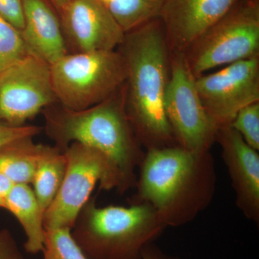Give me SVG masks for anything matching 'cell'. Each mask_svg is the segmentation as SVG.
<instances>
[{
	"label": "cell",
	"instance_id": "cell-1",
	"mask_svg": "<svg viewBox=\"0 0 259 259\" xmlns=\"http://www.w3.org/2000/svg\"><path fill=\"white\" fill-rule=\"evenodd\" d=\"M118 50L127 69L126 114L145 151L177 146L165 112L171 52L159 18L128 32Z\"/></svg>",
	"mask_w": 259,
	"mask_h": 259
},
{
	"label": "cell",
	"instance_id": "cell-2",
	"mask_svg": "<svg viewBox=\"0 0 259 259\" xmlns=\"http://www.w3.org/2000/svg\"><path fill=\"white\" fill-rule=\"evenodd\" d=\"M133 202L149 204L166 228L188 224L209 207L217 173L210 151L195 153L179 146L146 151Z\"/></svg>",
	"mask_w": 259,
	"mask_h": 259
},
{
	"label": "cell",
	"instance_id": "cell-3",
	"mask_svg": "<svg viewBox=\"0 0 259 259\" xmlns=\"http://www.w3.org/2000/svg\"><path fill=\"white\" fill-rule=\"evenodd\" d=\"M54 105L42 110L47 134L61 152L72 143L100 151L117 166L129 189L135 187L146 151L138 141L125 108L124 87L113 96L82 110Z\"/></svg>",
	"mask_w": 259,
	"mask_h": 259
},
{
	"label": "cell",
	"instance_id": "cell-4",
	"mask_svg": "<svg viewBox=\"0 0 259 259\" xmlns=\"http://www.w3.org/2000/svg\"><path fill=\"white\" fill-rule=\"evenodd\" d=\"M166 229L149 204L98 207L90 197L71 235L89 259H142L144 247Z\"/></svg>",
	"mask_w": 259,
	"mask_h": 259
},
{
	"label": "cell",
	"instance_id": "cell-5",
	"mask_svg": "<svg viewBox=\"0 0 259 259\" xmlns=\"http://www.w3.org/2000/svg\"><path fill=\"white\" fill-rule=\"evenodd\" d=\"M56 101L70 110H82L113 96L125 85L127 69L118 49L71 53L51 66Z\"/></svg>",
	"mask_w": 259,
	"mask_h": 259
},
{
	"label": "cell",
	"instance_id": "cell-6",
	"mask_svg": "<svg viewBox=\"0 0 259 259\" xmlns=\"http://www.w3.org/2000/svg\"><path fill=\"white\" fill-rule=\"evenodd\" d=\"M66 172L59 193L44 215L45 229H72L95 186L125 193L130 189L117 166L95 148L72 143L64 151Z\"/></svg>",
	"mask_w": 259,
	"mask_h": 259
},
{
	"label": "cell",
	"instance_id": "cell-7",
	"mask_svg": "<svg viewBox=\"0 0 259 259\" xmlns=\"http://www.w3.org/2000/svg\"><path fill=\"white\" fill-rule=\"evenodd\" d=\"M194 77L259 56V1L238 0L183 54Z\"/></svg>",
	"mask_w": 259,
	"mask_h": 259
},
{
	"label": "cell",
	"instance_id": "cell-8",
	"mask_svg": "<svg viewBox=\"0 0 259 259\" xmlns=\"http://www.w3.org/2000/svg\"><path fill=\"white\" fill-rule=\"evenodd\" d=\"M164 107L177 146L195 153L210 151L218 131L204 110L183 54L171 53Z\"/></svg>",
	"mask_w": 259,
	"mask_h": 259
},
{
	"label": "cell",
	"instance_id": "cell-9",
	"mask_svg": "<svg viewBox=\"0 0 259 259\" xmlns=\"http://www.w3.org/2000/svg\"><path fill=\"white\" fill-rule=\"evenodd\" d=\"M195 83L204 110L218 131L231 125L243 107L259 102V56L201 75Z\"/></svg>",
	"mask_w": 259,
	"mask_h": 259
},
{
	"label": "cell",
	"instance_id": "cell-10",
	"mask_svg": "<svg viewBox=\"0 0 259 259\" xmlns=\"http://www.w3.org/2000/svg\"><path fill=\"white\" fill-rule=\"evenodd\" d=\"M55 103L51 66L38 58L28 54L0 74V122L24 125Z\"/></svg>",
	"mask_w": 259,
	"mask_h": 259
},
{
	"label": "cell",
	"instance_id": "cell-11",
	"mask_svg": "<svg viewBox=\"0 0 259 259\" xmlns=\"http://www.w3.org/2000/svg\"><path fill=\"white\" fill-rule=\"evenodd\" d=\"M61 13L66 45L73 53L117 50L124 41L125 32L97 0H71Z\"/></svg>",
	"mask_w": 259,
	"mask_h": 259
},
{
	"label": "cell",
	"instance_id": "cell-12",
	"mask_svg": "<svg viewBox=\"0 0 259 259\" xmlns=\"http://www.w3.org/2000/svg\"><path fill=\"white\" fill-rule=\"evenodd\" d=\"M238 0H166L160 13L172 54H184Z\"/></svg>",
	"mask_w": 259,
	"mask_h": 259
},
{
	"label": "cell",
	"instance_id": "cell-13",
	"mask_svg": "<svg viewBox=\"0 0 259 259\" xmlns=\"http://www.w3.org/2000/svg\"><path fill=\"white\" fill-rule=\"evenodd\" d=\"M236 194L238 208L247 219L259 223V154L231 126L218 130L216 141Z\"/></svg>",
	"mask_w": 259,
	"mask_h": 259
},
{
	"label": "cell",
	"instance_id": "cell-14",
	"mask_svg": "<svg viewBox=\"0 0 259 259\" xmlns=\"http://www.w3.org/2000/svg\"><path fill=\"white\" fill-rule=\"evenodd\" d=\"M21 35L29 54L51 66L69 54L62 26L44 0H23Z\"/></svg>",
	"mask_w": 259,
	"mask_h": 259
},
{
	"label": "cell",
	"instance_id": "cell-15",
	"mask_svg": "<svg viewBox=\"0 0 259 259\" xmlns=\"http://www.w3.org/2000/svg\"><path fill=\"white\" fill-rule=\"evenodd\" d=\"M5 209L20 223L26 236L24 247L26 252L37 254L44 249L46 239L44 215L30 185L15 184L10 190Z\"/></svg>",
	"mask_w": 259,
	"mask_h": 259
},
{
	"label": "cell",
	"instance_id": "cell-16",
	"mask_svg": "<svg viewBox=\"0 0 259 259\" xmlns=\"http://www.w3.org/2000/svg\"><path fill=\"white\" fill-rule=\"evenodd\" d=\"M32 139L24 138L0 147V174L14 184L30 185L40 162L54 149L35 144Z\"/></svg>",
	"mask_w": 259,
	"mask_h": 259
},
{
	"label": "cell",
	"instance_id": "cell-17",
	"mask_svg": "<svg viewBox=\"0 0 259 259\" xmlns=\"http://www.w3.org/2000/svg\"><path fill=\"white\" fill-rule=\"evenodd\" d=\"M66 168V156L55 146L37 167L31 184L34 194L44 213L59 193Z\"/></svg>",
	"mask_w": 259,
	"mask_h": 259
},
{
	"label": "cell",
	"instance_id": "cell-18",
	"mask_svg": "<svg viewBox=\"0 0 259 259\" xmlns=\"http://www.w3.org/2000/svg\"><path fill=\"white\" fill-rule=\"evenodd\" d=\"M166 0H110L105 6L124 32L159 18Z\"/></svg>",
	"mask_w": 259,
	"mask_h": 259
},
{
	"label": "cell",
	"instance_id": "cell-19",
	"mask_svg": "<svg viewBox=\"0 0 259 259\" xmlns=\"http://www.w3.org/2000/svg\"><path fill=\"white\" fill-rule=\"evenodd\" d=\"M68 228L46 229L44 259H89Z\"/></svg>",
	"mask_w": 259,
	"mask_h": 259
},
{
	"label": "cell",
	"instance_id": "cell-20",
	"mask_svg": "<svg viewBox=\"0 0 259 259\" xmlns=\"http://www.w3.org/2000/svg\"><path fill=\"white\" fill-rule=\"evenodd\" d=\"M28 54L20 32L0 17V74Z\"/></svg>",
	"mask_w": 259,
	"mask_h": 259
},
{
	"label": "cell",
	"instance_id": "cell-21",
	"mask_svg": "<svg viewBox=\"0 0 259 259\" xmlns=\"http://www.w3.org/2000/svg\"><path fill=\"white\" fill-rule=\"evenodd\" d=\"M230 126L248 146L259 151V102L241 109Z\"/></svg>",
	"mask_w": 259,
	"mask_h": 259
},
{
	"label": "cell",
	"instance_id": "cell-22",
	"mask_svg": "<svg viewBox=\"0 0 259 259\" xmlns=\"http://www.w3.org/2000/svg\"><path fill=\"white\" fill-rule=\"evenodd\" d=\"M0 17L21 32L24 27L23 0H0Z\"/></svg>",
	"mask_w": 259,
	"mask_h": 259
},
{
	"label": "cell",
	"instance_id": "cell-23",
	"mask_svg": "<svg viewBox=\"0 0 259 259\" xmlns=\"http://www.w3.org/2000/svg\"><path fill=\"white\" fill-rule=\"evenodd\" d=\"M42 130L38 126H11L0 122V147L16 140L35 137L40 134Z\"/></svg>",
	"mask_w": 259,
	"mask_h": 259
},
{
	"label": "cell",
	"instance_id": "cell-24",
	"mask_svg": "<svg viewBox=\"0 0 259 259\" xmlns=\"http://www.w3.org/2000/svg\"><path fill=\"white\" fill-rule=\"evenodd\" d=\"M0 259H23L14 237L9 230H0Z\"/></svg>",
	"mask_w": 259,
	"mask_h": 259
},
{
	"label": "cell",
	"instance_id": "cell-25",
	"mask_svg": "<svg viewBox=\"0 0 259 259\" xmlns=\"http://www.w3.org/2000/svg\"><path fill=\"white\" fill-rule=\"evenodd\" d=\"M142 259H180L175 255L165 253L154 242L144 247L142 252Z\"/></svg>",
	"mask_w": 259,
	"mask_h": 259
},
{
	"label": "cell",
	"instance_id": "cell-26",
	"mask_svg": "<svg viewBox=\"0 0 259 259\" xmlns=\"http://www.w3.org/2000/svg\"><path fill=\"white\" fill-rule=\"evenodd\" d=\"M14 185L8 177L0 174V208L5 209L7 199Z\"/></svg>",
	"mask_w": 259,
	"mask_h": 259
},
{
	"label": "cell",
	"instance_id": "cell-27",
	"mask_svg": "<svg viewBox=\"0 0 259 259\" xmlns=\"http://www.w3.org/2000/svg\"><path fill=\"white\" fill-rule=\"evenodd\" d=\"M50 1L61 12L71 0H50Z\"/></svg>",
	"mask_w": 259,
	"mask_h": 259
},
{
	"label": "cell",
	"instance_id": "cell-28",
	"mask_svg": "<svg viewBox=\"0 0 259 259\" xmlns=\"http://www.w3.org/2000/svg\"><path fill=\"white\" fill-rule=\"evenodd\" d=\"M97 1L100 2L101 4L103 5L104 6H106L107 4H108L109 2L110 1V0H97Z\"/></svg>",
	"mask_w": 259,
	"mask_h": 259
}]
</instances>
